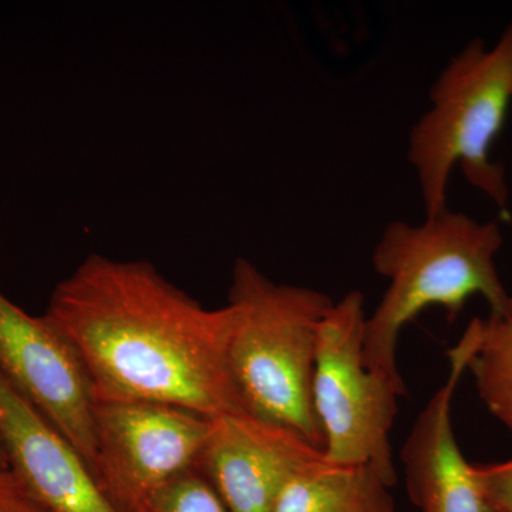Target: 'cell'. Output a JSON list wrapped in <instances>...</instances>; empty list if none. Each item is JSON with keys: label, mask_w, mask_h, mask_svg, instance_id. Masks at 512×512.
<instances>
[{"label": "cell", "mask_w": 512, "mask_h": 512, "mask_svg": "<svg viewBox=\"0 0 512 512\" xmlns=\"http://www.w3.org/2000/svg\"><path fill=\"white\" fill-rule=\"evenodd\" d=\"M45 318L72 346L94 400L245 412L229 369L231 306L204 308L146 261L89 255L57 284Z\"/></svg>", "instance_id": "obj_1"}, {"label": "cell", "mask_w": 512, "mask_h": 512, "mask_svg": "<svg viewBox=\"0 0 512 512\" xmlns=\"http://www.w3.org/2000/svg\"><path fill=\"white\" fill-rule=\"evenodd\" d=\"M501 247L503 235L495 222L448 208L420 225L390 222L372 254L373 269L389 286L367 315L366 366L406 389L397 365L400 335L431 306H440L454 320L471 296L480 295L490 305V315L504 318L511 295L495 265Z\"/></svg>", "instance_id": "obj_2"}, {"label": "cell", "mask_w": 512, "mask_h": 512, "mask_svg": "<svg viewBox=\"0 0 512 512\" xmlns=\"http://www.w3.org/2000/svg\"><path fill=\"white\" fill-rule=\"evenodd\" d=\"M333 303L316 289L276 284L248 259L235 261L228 357L242 406L252 416L298 431L322 450L312 380L320 323Z\"/></svg>", "instance_id": "obj_3"}, {"label": "cell", "mask_w": 512, "mask_h": 512, "mask_svg": "<svg viewBox=\"0 0 512 512\" xmlns=\"http://www.w3.org/2000/svg\"><path fill=\"white\" fill-rule=\"evenodd\" d=\"M430 109L414 124L407 158L416 171L426 217L447 210L451 171L505 207L503 165L491 147L503 130L512 99V20L491 49L473 39L448 62L431 86Z\"/></svg>", "instance_id": "obj_4"}, {"label": "cell", "mask_w": 512, "mask_h": 512, "mask_svg": "<svg viewBox=\"0 0 512 512\" xmlns=\"http://www.w3.org/2000/svg\"><path fill=\"white\" fill-rule=\"evenodd\" d=\"M365 296L350 291L320 323L312 403L325 440V460L370 466L390 487L397 483L390 443L406 389L372 372L363 356Z\"/></svg>", "instance_id": "obj_5"}, {"label": "cell", "mask_w": 512, "mask_h": 512, "mask_svg": "<svg viewBox=\"0 0 512 512\" xmlns=\"http://www.w3.org/2000/svg\"><path fill=\"white\" fill-rule=\"evenodd\" d=\"M93 421V476L117 510L138 512L197 467L211 419L171 404L94 400Z\"/></svg>", "instance_id": "obj_6"}, {"label": "cell", "mask_w": 512, "mask_h": 512, "mask_svg": "<svg viewBox=\"0 0 512 512\" xmlns=\"http://www.w3.org/2000/svg\"><path fill=\"white\" fill-rule=\"evenodd\" d=\"M0 373L93 468L94 394L76 353L45 316L0 292Z\"/></svg>", "instance_id": "obj_7"}, {"label": "cell", "mask_w": 512, "mask_h": 512, "mask_svg": "<svg viewBox=\"0 0 512 512\" xmlns=\"http://www.w3.org/2000/svg\"><path fill=\"white\" fill-rule=\"evenodd\" d=\"M322 460L298 431L241 412L211 419L195 468L228 512H272L286 485Z\"/></svg>", "instance_id": "obj_8"}, {"label": "cell", "mask_w": 512, "mask_h": 512, "mask_svg": "<svg viewBox=\"0 0 512 512\" xmlns=\"http://www.w3.org/2000/svg\"><path fill=\"white\" fill-rule=\"evenodd\" d=\"M481 335L483 319L471 320L460 342L448 352L446 382L419 414L402 448L407 494L420 512H491L451 421L454 394Z\"/></svg>", "instance_id": "obj_9"}, {"label": "cell", "mask_w": 512, "mask_h": 512, "mask_svg": "<svg viewBox=\"0 0 512 512\" xmlns=\"http://www.w3.org/2000/svg\"><path fill=\"white\" fill-rule=\"evenodd\" d=\"M0 443L9 470L49 512H120L89 464L0 373Z\"/></svg>", "instance_id": "obj_10"}, {"label": "cell", "mask_w": 512, "mask_h": 512, "mask_svg": "<svg viewBox=\"0 0 512 512\" xmlns=\"http://www.w3.org/2000/svg\"><path fill=\"white\" fill-rule=\"evenodd\" d=\"M390 488L370 466L322 460L286 485L272 512H396Z\"/></svg>", "instance_id": "obj_11"}, {"label": "cell", "mask_w": 512, "mask_h": 512, "mask_svg": "<svg viewBox=\"0 0 512 512\" xmlns=\"http://www.w3.org/2000/svg\"><path fill=\"white\" fill-rule=\"evenodd\" d=\"M478 394L491 413L512 431V322L483 319V335L468 362Z\"/></svg>", "instance_id": "obj_12"}, {"label": "cell", "mask_w": 512, "mask_h": 512, "mask_svg": "<svg viewBox=\"0 0 512 512\" xmlns=\"http://www.w3.org/2000/svg\"><path fill=\"white\" fill-rule=\"evenodd\" d=\"M138 512H228L197 468L185 471L157 491Z\"/></svg>", "instance_id": "obj_13"}, {"label": "cell", "mask_w": 512, "mask_h": 512, "mask_svg": "<svg viewBox=\"0 0 512 512\" xmlns=\"http://www.w3.org/2000/svg\"><path fill=\"white\" fill-rule=\"evenodd\" d=\"M474 471L490 510L512 512V458L504 463L474 466Z\"/></svg>", "instance_id": "obj_14"}, {"label": "cell", "mask_w": 512, "mask_h": 512, "mask_svg": "<svg viewBox=\"0 0 512 512\" xmlns=\"http://www.w3.org/2000/svg\"><path fill=\"white\" fill-rule=\"evenodd\" d=\"M0 512H49L10 470L0 477Z\"/></svg>", "instance_id": "obj_15"}, {"label": "cell", "mask_w": 512, "mask_h": 512, "mask_svg": "<svg viewBox=\"0 0 512 512\" xmlns=\"http://www.w3.org/2000/svg\"><path fill=\"white\" fill-rule=\"evenodd\" d=\"M0 468H6L8 470V458H6L5 450H3L2 443H0Z\"/></svg>", "instance_id": "obj_16"}, {"label": "cell", "mask_w": 512, "mask_h": 512, "mask_svg": "<svg viewBox=\"0 0 512 512\" xmlns=\"http://www.w3.org/2000/svg\"><path fill=\"white\" fill-rule=\"evenodd\" d=\"M504 318H507L508 320H511V322H512V296L510 298V305H508L507 315H505Z\"/></svg>", "instance_id": "obj_17"}, {"label": "cell", "mask_w": 512, "mask_h": 512, "mask_svg": "<svg viewBox=\"0 0 512 512\" xmlns=\"http://www.w3.org/2000/svg\"><path fill=\"white\" fill-rule=\"evenodd\" d=\"M6 471V468H0V477L3 476V473H5Z\"/></svg>", "instance_id": "obj_18"}, {"label": "cell", "mask_w": 512, "mask_h": 512, "mask_svg": "<svg viewBox=\"0 0 512 512\" xmlns=\"http://www.w3.org/2000/svg\"><path fill=\"white\" fill-rule=\"evenodd\" d=\"M491 512H495V511H491Z\"/></svg>", "instance_id": "obj_19"}]
</instances>
